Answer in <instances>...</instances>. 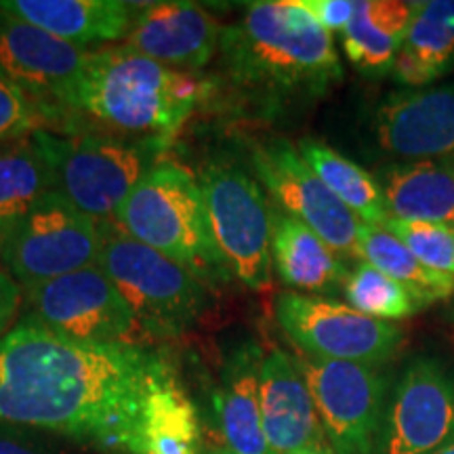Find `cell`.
I'll return each mask as SVG.
<instances>
[{
  "label": "cell",
  "mask_w": 454,
  "mask_h": 454,
  "mask_svg": "<svg viewBox=\"0 0 454 454\" xmlns=\"http://www.w3.org/2000/svg\"><path fill=\"white\" fill-rule=\"evenodd\" d=\"M389 219L450 223L454 219V156L391 162L374 175Z\"/></svg>",
  "instance_id": "obj_20"
},
{
  "label": "cell",
  "mask_w": 454,
  "mask_h": 454,
  "mask_svg": "<svg viewBox=\"0 0 454 454\" xmlns=\"http://www.w3.org/2000/svg\"><path fill=\"white\" fill-rule=\"evenodd\" d=\"M98 265L116 284L145 333L170 334L196 320L207 303L200 278L135 240L122 227L101 221Z\"/></svg>",
  "instance_id": "obj_6"
},
{
  "label": "cell",
  "mask_w": 454,
  "mask_h": 454,
  "mask_svg": "<svg viewBox=\"0 0 454 454\" xmlns=\"http://www.w3.org/2000/svg\"><path fill=\"white\" fill-rule=\"evenodd\" d=\"M221 64L230 81L263 104L316 99L343 78L337 49L299 0L251 3L223 27Z\"/></svg>",
  "instance_id": "obj_2"
},
{
  "label": "cell",
  "mask_w": 454,
  "mask_h": 454,
  "mask_svg": "<svg viewBox=\"0 0 454 454\" xmlns=\"http://www.w3.org/2000/svg\"><path fill=\"white\" fill-rule=\"evenodd\" d=\"M293 454H334L331 448H311V450H301V452H293Z\"/></svg>",
  "instance_id": "obj_35"
},
{
  "label": "cell",
  "mask_w": 454,
  "mask_h": 454,
  "mask_svg": "<svg viewBox=\"0 0 454 454\" xmlns=\"http://www.w3.org/2000/svg\"><path fill=\"white\" fill-rule=\"evenodd\" d=\"M200 95L202 87L194 76L121 44L90 51L59 104L116 130L162 141L184 127Z\"/></svg>",
  "instance_id": "obj_3"
},
{
  "label": "cell",
  "mask_w": 454,
  "mask_h": 454,
  "mask_svg": "<svg viewBox=\"0 0 454 454\" xmlns=\"http://www.w3.org/2000/svg\"><path fill=\"white\" fill-rule=\"evenodd\" d=\"M299 4L326 32H345L356 11L354 0H299Z\"/></svg>",
  "instance_id": "obj_31"
},
{
  "label": "cell",
  "mask_w": 454,
  "mask_h": 454,
  "mask_svg": "<svg viewBox=\"0 0 454 454\" xmlns=\"http://www.w3.org/2000/svg\"><path fill=\"white\" fill-rule=\"evenodd\" d=\"M90 51L0 11V74L32 99L61 101Z\"/></svg>",
  "instance_id": "obj_16"
},
{
  "label": "cell",
  "mask_w": 454,
  "mask_h": 454,
  "mask_svg": "<svg viewBox=\"0 0 454 454\" xmlns=\"http://www.w3.org/2000/svg\"><path fill=\"white\" fill-rule=\"evenodd\" d=\"M24 297L34 320L72 339L139 345L147 337L139 317L98 263L27 286Z\"/></svg>",
  "instance_id": "obj_10"
},
{
  "label": "cell",
  "mask_w": 454,
  "mask_h": 454,
  "mask_svg": "<svg viewBox=\"0 0 454 454\" xmlns=\"http://www.w3.org/2000/svg\"><path fill=\"white\" fill-rule=\"evenodd\" d=\"M0 454H51L41 442L24 431L3 425L0 427Z\"/></svg>",
  "instance_id": "obj_33"
},
{
  "label": "cell",
  "mask_w": 454,
  "mask_h": 454,
  "mask_svg": "<svg viewBox=\"0 0 454 454\" xmlns=\"http://www.w3.org/2000/svg\"><path fill=\"white\" fill-rule=\"evenodd\" d=\"M53 170L55 192L93 219L116 217L141 179L156 167L160 139L133 144L112 135L57 137L34 133Z\"/></svg>",
  "instance_id": "obj_5"
},
{
  "label": "cell",
  "mask_w": 454,
  "mask_h": 454,
  "mask_svg": "<svg viewBox=\"0 0 454 454\" xmlns=\"http://www.w3.org/2000/svg\"><path fill=\"white\" fill-rule=\"evenodd\" d=\"M200 419L173 368L147 394L133 454H200Z\"/></svg>",
  "instance_id": "obj_23"
},
{
  "label": "cell",
  "mask_w": 454,
  "mask_h": 454,
  "mask_svg": "<svg viewBox=\"0 0 454 454\" xmlns=\"http://www.w3.org/2000/svg\"><path fill=\"white\" fill-rule=\"evenodd\" d=\"M278 326L303 356L320 360L383 366L402 348L404 333L395 322L364 316L349 305L297 291L276 297Z\"/></svg>",
  "instance_id": "obj_8"
},
{
  "label": "cell",
  "mask_w": 454,
  "mask_h": 454,
  "mask_svg": "<svg viewBox=\"0 0 454 454\" xmlns=\"http://www.w3.org/2000/svg\"><path fill=\"white\" fill-rule=\"evenodd\" d=\"M200 187L211 234L231 276L253 291L271 284V211L254 177L236 164L211 162Z\"/></svg>",
  "instance_id": "obj_7"
},
{
  "label": "cell",
  "mask_w": 454,
  "mask_h": 454,
  "mask_svg": "<svg viewBox=\"0 0 454 454\" xmlns=\"http://www.w3.org/2000/svg\"><path fill=\"white\" fill-rule=\"evenodd\" d=\"M412 11L414 3L357 0L354 17L343 32V49L351 66L368 78H381L394 70Z\"/></svg>",
  "instance_id": "obj_22"
},
{
  "label": "cell",
  "mask_w": 454,
  "mask_h": 454,
  "mask_svg": "<svg viewBox=\"0 0 454 454\" xmlns=\"http://www.w3.org/2000/svg\"><path fill=\"white\" fill-rule=\"evenodd\" d=\"M454 440V379L440 362L414 357L391 391L377 454H431Z\"/></svg>",
  "instance_id": "obj_13"
},
{
  "label": "cell",
  "mask_w": 454,
  "mask_h": 454,
  "mask_svg": "<svg viewBox=\"0 0 454 454\" xmlns=\"http://www.w3.org/2000/svg\"><path fill=\"white\" fill-rule=\"evenodd\" d=\"M204 454H234V452L225 450V448H213V450H208V452H204Z\"/></svg>",
  "instance_id": "obj_37"
},
{
  "label": "cell",
  "mask_w": 454,
  "mask_h": 454,
  "mask_svg": "<svg viewBox=\"0 0 454 454\" xmlns=\"http://www.w3.org/2000/svg\"><path fill=\"white\" fill-rule=\"evenodd\" d=\"M431 454H454V440H450V442H448V444L438 448V450L431 452Z\"/></svg>",
  "instance_id": "obj_36"
},
{
  "label": "cell",
  "mask_w": 454,
  "mask_h": 454,
  "mask_svg": "<svg viewBox=\"0 0 454 454\" xmlns=\"http://www.w3.org/2000/svg\"><path fill=\"white\" fill-rule=\"evenodd\" d=\"M263 349L244 343L227 357L213 395L215 417L225 450L234 454H274L261 419V362Z\"/></svg>",
  "instance_id": "obj_18"
},
{
  "label": "cell",
  "mask_w": 454,
  "mask_h": 454,
  "mask_svg": "<svg viewBox=\"0 0 454 454\" xmlns=\"http://www.w3.org/2000/svg\"><path fill=\"white\" fill-rule=\"evenodd\" d=\"M299 154L325 185L339 198L362 223L383 227L389 213L377 179L356 162L348 160L322 141L305 137L297 144Z\"/></svg>",
  "instance_id": "obj_26"
},
{
  "label": "cell",
  "mask_w": 454,
  "mask_h": 454,
  "mask_svg": "<svg viewBox=\"0 0 454 454\" xmlns=\"http://www.w3.org/2000/svg\"><path fill=\"white\" fill-rule=\"evenodd\" d=\"M7 227H0V263L4 261V247H7V238H9Z\"/></svg>",
  "instance_id": "obj_34"
},
{
  "label": "cell",
  "mask_w": 454,
  "mask_h": 454,
  "mask_svg": "<svg viewBox=\"0 0 454 454\" xmlns=\"http://www.w3.org/2000/svg\"><path fill=\"white\" fill-rule=\"evenodd\" d=\"M116 221L200 280L231 274L211 234L200 181L179 164L158 162L118 208Z\"/></svg>",
  "instance_id": "obj_4"
},
{
  "label": "cell",
  "mask_w": 454,
  "mask_h": 454,
  "mask_svg": "<svg viewBox=\"0 0 454 454\" xmlns=\"http://www.w3.org/2000/svg\"><path fill=\"white\" fill-rule=\"evenodd\" d=\"M24 299V286L9 271L0 270V339L11 333Z\"/></svg>",
  "instance_id": "obj_32"
},
{
  "label": "cell",
  "mask_w": 454,
  "mask_h": 454,
  "mask_svg": "<svg viewBox=\"0 0 454 454\" xmlns=\"http://www.w3.org/2000/svg\"><path fill=\"white\" fill-rule=\"evenodd\" d=\"M223 27L196 3L133 4L124 41L173 70H200L219 51Z\"/></svg>",
  "instance_id": "obj_15"
},
{
  "label": "cell",
  "mask_w": 454,
  "mask_h": 454,
  "mask_svg": "<svg viewBox=\"0 0 454 454\" xmlns=\"http://www.w3.org/2000/svg\"><path fill=\"white\" fill-rule=\"evenodd\" d=\"M271 263L286 286L325 293L343 286L349 270L316 231L284 211H271Z\"/></svg>",
  "instance_id": "obj_21"
},
{
  "label": "cell",
  "mask_w": 454,
  "mask_h": 454,
  "mask_svg": "<svg viewBox=\"0 0 454 454\" xmlns=\"http://www.w3.org/2000/svg\"><path fill=\"white\" fill-rule=\"evenodd\" d=\"M334 454H377L387 379L377 366L297 356Z\"/></svg>",
  "instance_id": "obj_11"
},
{
  "label": "cell",
  "mask_w": 454,
  "mask_h": 454,
  "mask_svg": "<svg viewBox=\"0 0 454 454\" xmlns=\"http://www.w3.org/2000/svg\"><path fill=\"white\" fill-rule=\"evenodd\" d=\"M47 122L43 106L0 74V141L30 137Z\"/></svg>",
  "instance_id": "obj_30"
},
{
  "label": "cell",
  "mask_w": 454,
  "mask_h": 454,
  "mask_svg": "<svg viewBox=\"0 0 454 454\" xmlns=\"http://www.w3.org/2000/svg\"><path fill=\"white\" fill-rule=\"evenodd\" d=\"M49 192L53 170L34 135L0 141V227L11 230Z\"/></svg>",
  "instance_id": "obj_25"
},
{
  "label": "cell",
  "mask_w": 454,
  "mask_h": 454,
  "mask_svg": "<svg viewBox=\"0 0 454 454\" xmlns=\"http://www.w3.org/2000/svg\"><path fill=\"white\" fill-rule=\"evenodd\" d=\"M253 167L271 198L340 257H357L362 221L333 194L291 141L268 139L253 147Z\"/></svg>",
  "instance_id": "obj_12"
},
{
  "label": "cell",
  "mask_w": 454,
  "mask_h": 454,
  "mask_svg": "<svg viewBox=\"0 0 454 454\" xmlns=\"http://www.w3.org/2000/svg\"><path fill=\"white\" fill-rule=\"evenodd\" d=\"M343 293L349 308L385 322L404 320L423 309L406 286L364 261L349 271Z\"/></svg>",
  "instance_id": "obj_28"
},
{
  "label": "cell",
  "mask_w": 454,
  "mask_h": 454,
  "mask_svg": "<svg viewBox=\"0 0 454 454\" xmlns=\"http://www.w3.org/2000/svg\"><path fill=\"white\" fill-rule=\"evenodd\" d=\"M454 64V0L414 3L411 27L394 64V78L423 87L444 76Z\"/></svg>",
  "instance_id": "obj_24"
},
{
  "label": "cell",
  "mask_w": 454,
  "mask_h": 454,
  "mask_svg": "<svg viewBox=\"0 0 454 454\" xmlns=\"http://www.w3.org/2000/svg\"><path fill=\"white\" fill-rule=\"evenodd\" d=\"M374 135L406 162L454 156V84L389 95L374 114Z\"/></svg>",
  "instance_id": "obj_14"
},
{
  "label": "cell",
  "mask_w": 454,
  "mask_h": 454,
  "mask_svg": "<svg viewBox=\"0 0 454 454\" xmlns=\"http://www.w3.org/2000/svg\"><path fill=\"white\" fill-rule=\"evenodd\" d=\"M168 368L139 345L78 340L27 316L0 339V425L133 454L147 394Z\"/></svg>",
  "instance_id": "obj_1"
},
{
  "label": "cell",
  "mask_w": 454,
  "mask_h": 454,
  "mask_svg": "<svg viewBox=\"0 0 454 454\" xmlns=\"http://www.w3.org/2000/svg\"><path fill=\"white\" fill-rule=\"evenodd\" d=\"M448 225H450V227H452V230H454V219H452V221H450V223H448Z\"/></svg>",
  "instance_id": "obj_38"
},
{
  "label": "cell",
  "mask_w": 454,
  "mask_h": 454,
  "mask_svg": "<svg viewBox=\"0 0 454 454\" xmlns=\"http://www.w3.org/2000/svg\"><path fill=\"white\" fill-rule=\"evenodd\" d=\"M261 419L274 454L331 448L297 357L282 349L261 362Z\"/></svg>",
  "instance_id": "obj_17"
},
{
  "label": "cell",
  "mask_w": 454,
  "mask_h": 454,
  "mask_svg": "<svg viewBox=\"0 0 454 454\" xmlns=\"http://www.w3.org/2000/svg\"><path fill=\"white\" fill-rule=\"evenodd\" d=\"M0 11L82 49L124 38L133 20L121 0H3Z\"/></svg>",
  "instance_id": "obj_19"
},
{
  "label": "cell",
  "mask_w": 454,
  "mask_h": 454,
  "mask_svg": "<svg viewBox=\"0 0 454 454\" xmlns=\"http://www.w3.org/2000/svg\"><path fill=\"white\" fill-rule=\"evenodd\" d=\"M357 259L371 263L372 268L394 278L408 291L423 308L438 303L454 294V278L434 271L408 251L402 240L385 230V227L362 223L357 234Z\"/></svg>",
  "instance_id": "obj_27"
},
{
  "label": "cell",
  "mask_w": 454,
  "mask_h": 454,
  "mask_svg": "<svg viewBox=\"0 0 454 454\" xmlns=\"http://www.w3.org/2000/svg\"><path fill=\"white\" fill-rule=\"evenodd\" d=\"M408 247L425 268L454 278V230L446 223L387 219L383 225Z\"/></svg>",
  "instance_id": "obj_29"
},
{
  "label": "cell",
  "mask_w": 454,
  "mask_h": 454,
  "mask_svg": "<svg viewBox=\"0 0 454 454\" xmlns=\"http://www.w3.org/2000/svg\"><path fill=\"white\" fill-rule=\"evenodd\" d=\"M99 221L49 192L26 217L11 227L4 261L21 286H34L98 263Z\"/></svg>",
  "instance_id": "obj_9"
}]
</instances>
